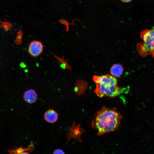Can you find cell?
Wrapping results in <instances>:
<instances>
[{
  "instance_id": "obj_16",
  "label": "cell",
  "mask_w": 154,
  "mask_h": 154,
  "mask_svg": "<svg viewBox=\"0 0 154 154\" xmlns=\"http://www.w3.org/2000/svg\"><path fill=\"white\" fill-rule=\"evenodd\" d=\"M20 66L21 68H25L27 67V65L24 62H22L20 64Z\"/></svg>"
},
{
  "instance_id": "obj_7",
  "label": "cell",
  "mask_w": 154,
  "mask_h": 154,
  "mask_svg": "<svg viewBox=\"0 0 154 154\" xmlns=\"http://www.w3.org/2000/svg\"><path fill=\"white\" fill-rule=\"evenodd\" d=\"M43 117L45 121L49 123H53L58 120V115L54 110L49 109L44 112Z\"/></svg>"
},
{
  "instance_id": "obj_12",
  "label": "cell",
  "mask_w": 154,
  "mask_h": 154,
  "mask_svg": "<svg viewBox=\"0 0 154 154\" xmlns=\"http://www.w3.org/2000/svg\"><path fill=\"white\" fill-rule=\"evenodd\" d=\"M17 33V35L15 40V42L17 45H20L22 42V37L23 33L21 29H20Z\"/></svg>"
},
{
  "instance_id": "obj_5",
  "label": "cell",
  "mask_w": 154,
  "mask_h": 154,
  "mask_svg": "<svg viewBox=\"0 0 154 154\" xmlns=\"http://www.w3.org/2000/svg\"><path fill=\"white\" fill-rule=\"evenodd\" d=\"M83 131L82 128L80 127V124L76 125L74 122H73L67 133L68 141L74 138L77 141L82 142L80 135Z\"/></svg>"
},
{
  "instance_id": "obj_9",
  "label": "cell",
  "mask_w": 154,
  "mask_h": 154,
  "mask_svg": "<svg viewBox=\"0 0 154 154\" xmlns=\"http://www.w3.org/2000/svg\"><path fill=\"white\" fill-rule=\"evenodd\" d=\"M34 149L33 144L29 145L27 147H22L17 148L8 150L9 154H30V152L33 151Z\"/></svg>"
},
{
  "instance_id": "obj_3",
  "label": "cell",
  "mask_w": 154,
  "mask_h": 154,
  "mask_svg": "<svg viewBox=\"0 0 154 154\" xmlns=\"http://www.w3.org/2000/svg\"><path fill=\"white\" fill-rule=\"evenodd\" d=\"M142 42L137 44L136 48L140 56L144 57L151 54L154 48V27L140 33Z\"/></svg>"
},
{
  "instance_id": "obj_8",
  "label": "cell",
  "mask_w": 154,
  "mask_h": 154,
  "mask_svg": "<svg viewBox=\"0 0 154 154\" xmlns=\"http://www.w3.org/2000/svg\"><path fill=\"white\" fill-rule=\"evenodd\" d=\"M87 87L86 82L82 80H78L74 85V91L77 94L80 95L84 93Z\"/></svg>"
},
{
  "instance_id": "obj_18",
  "label": "cell",
  "mask_w": 154,
  "mask_h": 154,
  "mask_svg": "<svg viewBox=\"0 0 154 154\" xmlns=\"http://www.w3.org/2000/svg\"><path fill=\"white\" fill-rule=\"evenodd\" d=\"M152 56L154 58V48L152 51L151 54Z\"/></svg>"
},
{
  "instance_id": "obj_6",
  "label": "cell",
  "mask_w": 154,
  "mask_h": 154,
  "mask_svg": "<svg viewBox=\"0 0 154 154\" xmlns=\"http://www.w3.org/2000/svg\"><path fill=\"white\" fill-rule=\"evenodd\" d=\"M23 98L26 102L33 104L38 99V95L33 89H30L26 90L24 93Z\"/></svg>"
},
{
  "instance_id": "obj_2",
  "label": "cell",
  "mask_w": 154,
  "mask_h": 154,
  "mask_svg": "<svg viewBox=\"0 0 154 154\" xmlns=\"http://www.w3.org/2000/svg\"><path fill=\"white\" fill-rule=\"evenodd\" d=\"M93 80L96 84L94 92L100 98H114L119 95L125 90L117 85V80L109 74L95 75Z\"/></svg>"
},
{
  "instance_id": "obj_13",
  "label": "cell",
  "mask_w": 154,
  "mask_h": 154,
  "mask_svg": "<svg viewBox=\"0 0 154 154\" xmlns=\"http://www.w3.org/2000/svg\"><path fill=\"white\" fill-rule=\"evenodd\" d=\"M2 24L3 28L6 30H10L12 27V25L8 22H2Z\"/></svg>"
},
{
  "instance_id": "obj_1",
  "label": "cell",
  "mask_w": 154,
  "mask_h": 154,
  "mask_svg": "<svg viewBox=\"0 0 154 154\" xmlns=\"http://www.w3.org/2000/svg\"><path fill=\"white\" fill-rule=\"evenodd\" d=\"M122 116L115 108L103 107L95 113L92 122L98 135L114 131L120 125Z\"/></svg>"
},
{
  "instance_id": "obj_17",
  "label": "cell",
  "mask_w": 154,
  "mask_h": 154,
  "mask_svg": "<svg viewBox=\"0 0 154 154\" xmlns=\"http://www.w3.org/2000/svg\"><path fill=\"white\" fill-rule=\"evenodd\" d=\"M121 1L124 3H128L131 1L132 0H120Z\"/></svg>"
},
{
  "instance_id": "obj_10",
  "label": "cell",
  "mask_w": 154,
  "mask_h": 154,
  "mask_svg": "<svg viewBox=\"0 0 154 154\" xmlns=\"http://www.w3.org/2000/svg\"><path fill=\"white\" fill-rule=\"evenodd\" d=\"M123 68L120 64H114L110 69L111 74L114 77H118L121 76L123 73Z\"/></svg>"
},
{
  "instance_id": "obj_14",
  "label": "cell",
  "mask_w": 154,
  "mask_h": 154,
  "mask_svg": "<svg viewBox=\"0 0 154 154\" xmlns=\"http://www.w3.org/2000/svg\"><path fill=\"white\" fill-rule=\"evenodd\" d=\"M53 154H65V153L62 149H57L54 150Z\"/></svg>"
},
{
  "instance_id": "obj_4",
  "label": "cell",
  "mask_w": 154,
  "mask_h": 154,
  "mask_svg": "<svg viewBox=\"0 0 154 154\" xmlns=\"http://www.w3.org/2000/svg\"><path fill=\"white\" fill-rule=\"evenodd\" d=\"M44 45L42 43L38 40H33L29 44L28 52L32 56L37 57L42 53Z\"/></svg>"
},
{
  "instance_id": "obj_11",
  "label": "cell",
  "mask_w": 154,
  "mask_h": 154,
  "mask_svg": "<svg viewBox=\"0 0 154 154\" xmlns=\"http://www.w3.org/2000/svg\"><path fill=\"white\" fill-rule=\"evenodd\" d=\"M50 52L58 60L60 64V66L64 70L68 69L71 70H72L71 66L69 65L67 61L68 59L66 60H65L64 59V55L63 56L62 58H60L56 55L53 54L51 52Z\"/></svg>"
},
{
  "instance_id": "obj_15",
  "label": "cell",
  "mask_w": 154,
  "mask_h": 154,
  "mask_svg": "<svg viewBox=\"0 0 154 154\" xmlns=\"http://www.w3.org/2000/svg\"><path fill=\"white\" fill-rule=\"evenodd\" d=\"M60 23L66 25V31H68L69 29L68 23H67V22L65 20H60Z\"/></svg>"
}]
</instances>
